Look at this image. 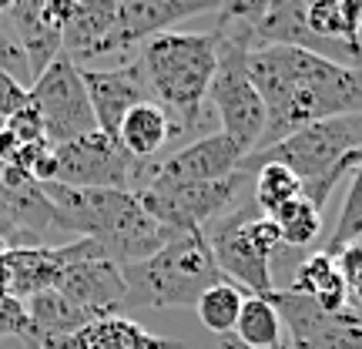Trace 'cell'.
Returning <instances> with one entry per match:
<instances>
[{
    "label": "cell",
    "instance_id": "20",
    "mask_svg": "<svg viewBox=\"0 0 362 349\" xmlns=\"http://www.w3.org/2000/svg\"><path fill=\"white\" fill-rule=\"evenodd\" d=\"M292 292L309 296L322 312H346L349 309V289L339 272L336 256L329 252H312L309 259L296 269V279L288 285Z\"/></svg>",
    "mask_w": 362,
    "mask_h": 349
},
{
    "label": "cell",
    "instance_id": "4",
    "mask_svg": "<svg viewBox=\"0 0 362 349\" xmlns=\"http://www.w3.org/2000/svg\"><path fill=\"white\" fill-rule=\"evenodd\" d=\"M362 161V115L329 118L309 128H298L282 142L245 155L238 171H252L262 165H282L302 181V198L322 212L329 195L346 175Z\"/></svg>",
    "mask_w": 362,
    "mask_h": 349
},
{
    "label": "cell",
    "instance_id": "25",
    "mask_svg": "<svg viewBox=\"0 0 362 349\" xmlns=\"http://www.w3.org/2000/svg\"><path fill=\"white\" fill-rule=\"evenodd\" d=\"M275 225H279V235H282V246H312L319 232H322V212L305 202L302 195L292 198L288 205H282L275 215Z\"/></svg>",
    "mask_w": 362,
    "mask_h": 349
},
{
    "label": "cell",
    "instance_id": "17",
    "mask_svg": "<svg viewBox=\"0 0 362 349\" xmlns=\"http://www.w3.org/2000/svg\"><path fill=\"white\" fill-rule=\"evenodd\" d=\"M37 349H185V343L155 336L128 316H107V319L88 323L81 333H71V336L40 339Z\"/></svg>",
    "mask_w": 362,
    "mask_h": 349
},
{
    "label": "cell",
    "instance_id": "8",
    "mask_svg": "<svg viewBox=\"0 0 362 349\" xmlns=\"http://www.w3.org/2000/svg\"><path fill=\"white\" fill-rule=\"evenodd\" d=\"M245 57V47L218 40V67L208 88V104L221 121V135H228L245 155H252L265 135V104L248 81Z\"/></svg>",
    "mask_w": 362,
    "mask_h": 349
},
{
    "label": "cell",
    "instance_id": "27",
    "mask_svg": "<svg viewBox=\"0 0 362 349\" xmlns=\"http://www.w3.org/2000/svg\"><path fill=\"white\" fill-rule=\"evenodd\" d=\"M0 336H13V339H21V343L37 349V333H34V323H30L27 302L13 299L11 292H4V289H0Z\"/></svg>",
    "mask_w": 362,
    "mask_h": 349
},
{
    "label": "cell",
    "instance_id": "11",
    "mask_svg": "<svg viewBox=\"0 0 362 349\" xmlns=\"http://www.w3.org/2000/svg\"><path fill=\"white\" fill-rule=\"evenodd\" d=\"M57 158V178L54 185L67 188H115V192H134L141 161L134 158L101 131H90L84 138H74L54 148Z\"/></svg>",
    "mask_w": 362,
    "mask_h": 349
},
{
    "label": "cell",
    "instance_id": "6",
    "mask_svg": "<svg viewBox=\"0 0 362 349\" xmlns=\"http://www.w3.org/2000/svg\"><path fill=\"white\" fill-rule=\"evenodd\" d=\"M205 239L211 246V256L218 262L225 279H232L238 289H245L248 296H269L272 289V256L282 246V235L275 219L262 215L252 205L248 195L242 205L225 212L205 229Z\"/></svg>",
    "mask_w": 362,
    "mask_h": 349
},
{
    "label": "cell",
    "instance_id": "24",
    "mask_svg": "<svg viewBox=\"0 0 362 349\" xmlns=\"http://www.w3.org/2000/svg\"><path fill=\"white\" fill-rule=\"evenodd\" d=\"M302 195V181L282 165H262L252 171V205L262 215H275L282 205H288L292 198Z\"/></svg>",
    "mask_w": 362,
    "mask_h": 349
},
{
    "label": "cell",
    "instance_id": "30",
    "mask_svg": "<svg viewBox=\"0 0 362 349\" xmlns=\"http://www.w3.org/2000/svg\"><path fill=\"white\" fill-rule=\"evenodd\" d=\"M24 104H27V88L17 78L0 71V118L7 121V118H11L17 108H24Z\"/></svg>",
    "mask_w": 362,
    "mask_h": 349
},
{
    "label": "cell",
    "instance_id": "32",
    "mask_svg": "<svg viewBox=\"0 0 362 349\" xmlns=\"http://www.w3.org/2000/svg\"><path fill=\"white\" fill-rule=\"evenodd\" d=\"M346 289H349V296H352V299H356V302H359V306H362V269L356 272V275H352L349 282H346Z\"/></svg>",
    "mask_w": 362,
    "mask_h": 349
},
{
    "label": "cell",
    "instance_id": "3",
    "mask_svg": "<svg viewBox=\"0 0 362 349\" xmlns=\"http://www.w3.org/2000/svg\"><path fill=\"white\" fill-rule=\"evenodd\" d=\"M151 101L165 108L175 135L208 131V88L218 67V38L211 30H165L138 51Z\"/></svg>",
    "mask_w": 362,
    "mask_h": 349
},
{
    "label": "cell",
    "instance_id": "13",
    "mask_svg": "<svg viewBox=\"0 0 362 349\" xmlns=\"http://www.w3.org/2000/svg\"><path fill=\"white\" fill-rule=\"evenodd\" d=\"M272 302L288 326V349H362L359 312H322L302 292H272Z\"/></svg>",
    "mask_w": 362,
    "mask_h": 349
},
{
    "label": "cell",
    "instance_id": "26",
    "mask_svg": "<svg viewBox=\"0 0 362 349\" xmlns=\"http://www.w3.org/2000/svg\"><path fill=\"white\" fill-rule=\"evenodd\" d=\"M362 242V161L356 165L349 178V188H346V202H342V212H339V222L332 229V239L322 252L329 256H339L342 248Z\"/></svg>",
    "mask_w": 362,
    "mask_h": 349
},
{
    "label": "cell",
    "instance_id": "10",
    "mask_svg": "<svg viewBox=\"0 0 362 349\" xmlns=\"http://www.w3.org/2000/svg\"><path fill=\"white\" fill-rule=\"evenodd\" d=\"M27 101L37 108L40 121H44V138L54 148L98 131L88 91L81 81V67L64 54L27 88Z\"/></svg>",
    "mask_w": 362,
    "mask_h": 349
},
{
    "label": "cell",
    "instance_id": "15",
    "mask_svg": "<svg viewBox=\"0 0 362 349\" xmlns=\"http://www.w3.org/2000/svg\"><path fill=\"white\" fill-rule=\"evenodd\" d=\"M215 11H218V4H211V0H115L107 57L141 51L151 38L175 30V24L181 21Z\"/></svg>",
    "mask_w": 362,
    "mask_h": 349
},
{
    "label": "cell",
    "instance_id": "23",
    "mask_svg": "<svg viewBox=\"0 0 362 349\" xmlns=\"http://www.w3.org/2000/svg\"><path fill=\"white\" fill-rule=\"evenodd\" d=\"M245 289H238L235 282H218L211 285L205 296L194 302V312H198V319L205 326L208 333H215V336H232L235 333V323H238V316H242V302H245Z\"/></svg>",
    "mask_w": 362,
    "mask_h": 349
},
{
    "label": "cell",
    "instance_id": "22",
    "mask_svg": "<svg viewBox=\"0 0 362 349\" xmlns=\"http://www.w3.org/2000/svg\"><path fill=\"white\" fill-rule=\"evenodd\" d=\"M27 312H30L37 343L47 336H71V333H81L88 323H94L88 312L78 309L74 302H67V299L61 296V292H54V289L27 299Z\"/></svg>",
    "mask_w": 362,
    "mask_h": 349
},
{
    "label": "cell",
    "instance_id": "7",
    "mask_svg": "<svg viewBox=\"0 0 362 349\" xmlns=\"http://www.w3.org/2000/svg\"><path fill=\"white\" fill-rule=\"evenodd\" d=\"M138 202L155 222H161L171 232H205L215 219L235 205H242L252 195V175L248 171H235L221 181H208V185H148L141 188Z\"/></svg>",
    "mask_w": 362,
    "mask_h": 349
},
{
    "label": "cell",
    "instance_id": "31",
    "mask_svg": "<svg viewBox=\"0 0 362 349\" xmlns=\"http://www.w3.org/2000/svg\"><path fill=\"white\" fill-rule=\"evenodd\" d=\"M17 151H21V142L7 128H0V165H11L17 158Z\"/></svg>",
    "mask_w": 362,
    "mask_h": 349
},
{
    "label": "cell",
    "instance_id": "29",
    "mask_svg": "<svg viewBox=\"0 0 362 349\" xmlns=\"http://www.w3.org/2000/svg\"><path fill=\"white\" fill-rule=\"evenodd\" d=\"M0 71L11 74V78L27 74V57H24V51H21V44L13 40L11 27L4 21V13H0Z\"/></svg>",
    "mask_w": 362,
    "mask_h": 349
},
{
    "label": "cell",
    "instance_id": "16",
    "mask_svg": "<svg viewBox=\"0 0 362 349\" xmlns=\"http://www.w3.org/2000/svg\"><path fill=\"white\" fill-rule=\"evenodd\" d=\"M81 81H84V91H88L98 131L115 138V142H117V128H121V121H124L131 108L151 101L148 78H144L138 54L131 57L128 64L117 67H81Z\"/></svg>",
    "mask_w": 362,
    "mask_h": 349
},
{
    "label": "cell",
    "instance_id": "33",
    "mask_svg": "<svg viewBox=\"0 0 362 349\" xmlns=\"http://www.w3.org/2000/svg\"><path fill=\"white\" fill-rule=\"evenodd\" d=\"M218 349H248L245 343H238L235 336H218Z\"/></svg>",
    "mask_w": 362,
    "mask_h": 349
},
{
    "label": "cell",
    "instance_id": "9",
    "mask_svg": "<svg viewBox=\"0 0 362 349\" xmlns=\"http://www.w3.org/2000/svg\"><path fill=\"white\" fill-rule=\"evenodd\" d=\"M61 252H64V269L54 292H61L67 302L84 309L90 319L121 316V309L128 306V285L121 265H115L90 239L64 242Z\"/></svg>",
    "mask_w": 362,
    "mask_h": 349
},
{
    "label": "cell",
    "instance_id": "28",
    "mask_svg": "<svg viewBox=\"0 0 362 349\" xmlns=\"http://www.w3.org/2000/svg\"><path fill=\"white\" fill-rule=\"evenodd\" d=\"M4 128L11 131L13 138L21 144H37V142H47L44 138V121H40V115H37V108L27 101L24 108H17L7 121H4Z\"/></svg>",
    "mask_w": 362,
    "mask_h": 349
},
{
    "label": "cell",
    "instance_id": "12",
    "mask_svg": "<svg viewBox=\"0 0 362 349\" xmlns=\"http://www.w3.org/2000/svg\"><path fill=\"white\" fill-rule=\"evenodd\" d=\"M245 161V151L221 131H211L205 138H194L181 151L161 158V161H141L138 185L134 192H141L148 185H208L235 175L238 165Z\"/></svg>",
    "mask_w": 362,
    "mask_h": 349
},
{
    "label": "cell",
    "instance_id": "14",
    "mask_svg": "<svg viewBox=\"0 0 362 349\" xmlns=\"http://www.w3.org/2000/svg\"><path fill=\"white\" fill-rule=\"evenodd\" d=\"M71 13L74 0H13L4 11V21L27 57L30 84L61 57V40Z\"/></svg>",
    "mask_w": 362,
    "mask_h": 349
},
{
    "label": "cell",
    "instance_id": "19",
    "mask_svg": "<svg viewBox=\"0 0 362 349\" xmlns=\"http://www.w3.org/2000/svg\"><path fill=\"white\" fill-rule=\"evenodd\" d=\"M175 138V125L165 115V108H158L155 101H144L138 108H131L121 128H117V144L128 151L134 161H151V158Z\"/></svg>",
    "mask_w": 362,
    "mask_h": 349
},
{
    "label": "cell",
    "instance_id": "2",
    "mask_svg": "<svg viewBox=\"0 0 362 349\" xmlns=\"http://www.w3.org/2000/svg\"><path fill=\"white\" fill-rule=\"evenodd\" d=\"M57 212L61 235L98 242L107 259L128 269L134 262L151 259L178 232L155 222L134 192L115 188H67V185H40Z\"/></svg>",
    "mask_w": 362,
    "mask_h": 349
},
{
    "label": "cell",
    "instance_id": "1",
    "mask_svg": "<svg viewBox=\"0 0 362 349\" xmlns=\"http://www.w3.org/2000/svg\"><path fill=\"white\" fill-rule=\"evenodd\" d=\"M245 67L265 104V135L259 148L282 142L315 121L362 115V67L336 64L302 47L248 51Z\"/></svg>",
    "mask_w": 362,
    "mask_h": 349
},
{
    "label": "cell",
    "instance_id": "21",
    "mask_svg": "<svg viewBox=\"0 0 362 349\" xmlns=\"http://www.w3.org/2000/svg\"><path fill=\"white\" fill-rule=\"evenodd\" d=\"M269 296H245L242 302V316L232 336L248 349H288V343L282 339V316Z\"/></svg>",
    "mask_w": 362,
    "mask_h": 349
},
{
    "label": "cell",
    "instance_id": "18",
    "mask_svg": "<svg viewBox=\"0 0 362 349\" xmlns=\"http://www.w3.org/2000/svg\"><path fill=\"white\" fill-rule=\"evenodd\" d=\"M64 269L61 246H37V248H11L0 256V289L13 299H27L51 292Z\"/></svg>",
    "mask_w": 362,
    "mask_h": 349
},
{
    "label": "cell",
    "instance_id": "5",
    "mask_svg": "<svg viewBox=\"0 0 362 349\" xmlns=\"http://www.w3.org/2000/svg\"><path fill=\"white\" fill-rule=\"evenodd\" d=\"M121 272L128 285V306L148 309H185L194 306L211 285L225 282L202 229L175 235L151 259L134 262Z\"/></svg>",
    "mask_w": 362,
    "mask_h": 349
}]
</instances>
